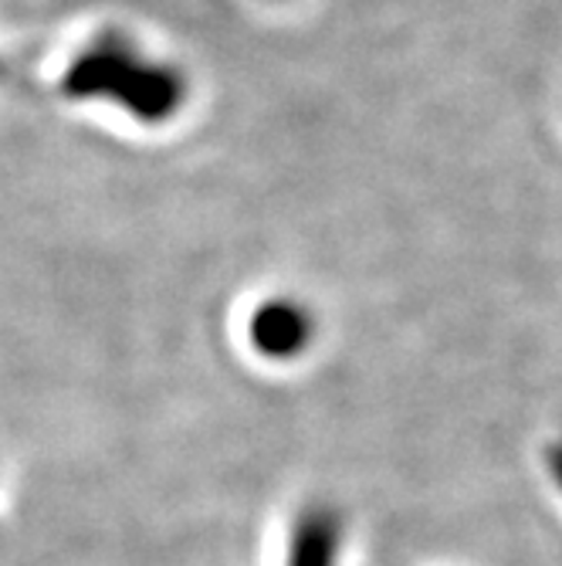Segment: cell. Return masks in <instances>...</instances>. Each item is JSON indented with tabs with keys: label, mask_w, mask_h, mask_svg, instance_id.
Returning <instances> with one entry per match:
<instances>
[{
	"label": "cell",
	"mask_w": 562,
	"mask_h": 566,
	"mask_svg": "<svg viewBox=\"0 0 562 566\" xmlns=\"http://www.w3.org/2000/svg\"><path fill=\"white\" fill-rule=\"evenodd\" d=\"M247 336L262 356L285 364V359H295L309 349L316 336V319L295 298H268L251 313Z\"/></svg>",
	"instance_id": "7a4b0ae2"
},
{
	"label": "cell",
	"mask_w": 562,
	"mask_h": 566,
	"mask_svg": "<svg viewBox=\"0 0 562 566\" xmlns=\"http://www.w3.org/2000/svg\"><path fill=\"white\" fill-rule=\"evenodd\" d=\"M72 98H106L139 123H167L183 109L187 78L157 59H146L129 41L106 34L88 44L65 72Z\"/></svg>",
	"instance_id": "6da1fadb"
},
{
	"label": "cell",
	"mask_w": 562,
	"mask_h": 566,
	"mask_svg": "<svg viewBox=\"0 0 562 566\" xmlns=\"http://www.w3.org/2000/svg\"><path fill=\"white\" fill-rule=\"evenodd\" d=\"M549 469H552V479H555L559 489H562V444H555V448L549 451Z\"/></svg>",
	"instance_id": "277c9868"
},
{
	"label": "cell",
	"mask_w": 562,
	"mask_h": 566,
	"mask_svg": "<svg viewBox=\"0 0 562 566\" xmlns=\"http://www.w3.org/2000/svg\"><path fill=\"white\" fill-rule=\"evenodd\" d=\"M342 546V523L336 509H305L288 536V566H336Z\"/></svg>",
	"instance_id": "3957f363"
}]
</instances>
